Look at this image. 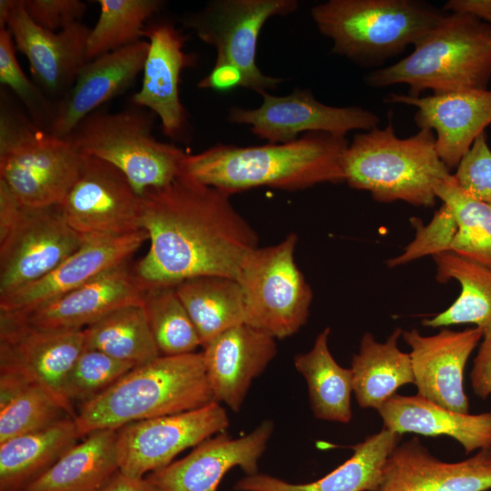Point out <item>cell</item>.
<instances>
[{"label":"cell","instance_id":"cell-1","mask_svg":"<svg viewBox=\"0 0 491 491\" xmlns=\"http://www.w3.org/2000/svg\"><path fill=\"white\" fill-rule=\"evenodd\" d=\"M140 222L150 246L133 268L145 289L206 276L236 279L259 246L228 195L182 175L141 195Z\"/></svg>","mask_w":491,"mask_h":491},{"label":"cell","instance_id":"cell-2","mask_svg":"<svg viewBox=\"0 0 491 491\" xmlns=\"http://www.w3.org/2000/svg\"><path fill=\"white\" fill-rule=\"evenodd\" d=\"M346 136L311 132L291 142L256 146L216 145L186 155L181 175L229 196L269 186L295 191L345 182Z\"/></svg>","mask_w":491,"mask_h":491},{"label":"cell","instance_id":"cell-3","mask_svg":"<svg viewBox=\"0 0 491 491\" xmlns=\"http://www.w3.org/2000/svg\"><path fill=\"white\" fill-rule=\"evenodd\" d=\"M203 352L164 356L133 367L82 404L75 421L81 437L103 429L185 412L214 402Z\"/></svg>","mask_w":491,"mask_h":491},{"label":"cell","instance_id":"cell-4","mask_svg":"<svg viewBox=\"0 0 491 491\" xmlns=\"http://www.w3.org/2000/svg\"><path fill=\"white\" fill-rule=\"evenodd\" d=\"M491 79V24L461 14L446 15L414 51L370 72L367 85H407L408 95L486 90Z\"/></svg>","mask_w":491,"mask_h":491},{"label":"cell","instance_id":"cell-5","mask_svg":"<svg viewBox=\"0 0 491 491\" xmlns=\"http://www.w3.org/2000/svg\"><path fill=\"white\" fill-rule=\"evenodd\" d=\"M343 170L350 187L370 192L377 202L424 207L435 205L436 183L450 175L437 155L432 130L399 138L392 121L385 128L356 134L345 151Z\"/></svg>","mask_w":491,"mask_h":491},{"label":"cell","instance_id":"cell-6","mask_svg":"<svg viewBox=\"0 0 491 491\" xmlns=\"http://www.w3.org/2000/svg\"><path fill=\"white\" fill-rule=\"evenodd\" d=\"M311 15L334 54L376 65L415 46L446 14L416 0H328Z\"/></svg>","mask_w":491,"mask_h":491},{"label":"cell","instance_id":"cell-7","mask_svg":"<svg viewBox=\"0 0 491 491\" xmlns=\"http://www.w3.org/2000/svg\"><path fill=\"white\" fill-rule=\"evenodd\" d=\"M84 158L69 141L36 125L1 93L0 180L21 204L60 205Z\"/></svg>","mask_w":491,"mask_h":491},{"label":"cell","instance_id":"cell-8","mask_svg":"<svg viewBox=\"0 0 491 491\" xmlns=\"http://www.w3.org/2000/svg\"><path fill=\"white\" fill-rule=\"evenodd\" d=\"M155 114L134 105L118 112L96 110L65 137L82 155L117 168L138 195L181 175L186 153L152 134Z\"/></svg>","mask_w":491,"mask_h":491},{"label":"cell","instance_id":"cell-9","mask_svg":"<svg viewBox=\"0 0 491 491\" xmlns=\"http://www.w3.org/2000/svg\"><path fill=\"white\" fill-rule=\"evenodd\" d=\"M298 237L258 246L236 277L244 300L245 324L275 339L297 333L310 314L313 292L295 260Z\"/></svg>","mask_w":491,"mask_h":491},{"label":"cell","instance_id":"cell-10","mask_svg":"<svg viewBox=\"0 0 491 491\" xmlns=\"http://www.w3.org/2000/svg\"><path fill=\"white\" fill-rule=\"evenodd\" d=\"M296 0H215L182 18L205 44L215 47V65H230L241 74V86L258 94L284 81L266 75L256 63L257 40L265 23L296 10Z\"/></svg>","mask_w":491,"mask_h":491},{"label":"cell","instance_id":"cell-11","mask_svg":"<svg viewBox=\"0 0 491 491\" xmlns=\"http://www.w3.org/2000/svg\"><path fill=\"white\" fill-rule=\"evenodd\" d=\"M84 348L83 329L37 327L20 315L0 312V372L20 376L44 387L74 417L65 387Z\"/></svg>","mask_w":491,"mask_h":491},{"label":"cell","instance_id":"cell-12","mask_svg":"<svg viewBox=\"0 0 491 491\" xmlns=\"http://www.w3.org/2000/svg\"><path fill=\"white\" fill-rule=\"evenodd\" d=\"M229 418L214 401L205 406L127 424L117 429L120 471L133 477L165 467L186 448L225 432Z\"/></svg>","mask_w":491,"mask_h":491},{"label":"cell","instance_id":"cell-13","mask_svg":"<svg viewBox=\"0 0 491 491\" xmlns=\"http://www.w3.org/2000/svg\"><path fill=\"white\" fill-rule=\"evenodd\" d=\"M83 237L116 236L141 228V196L114 165L85 155L80 173L59 205Z\"/></svg>","mask_w":491,"mask_h":491},{"label":"cell","instance_id":"cell-14","mask_svg":"<svg viewBox=\"0 0 491 491\" xmlns=\"http://www.w3.org/2000/svg\"><path fill=\"white\" fill-rule=\"evenodd\" d=\"M262 105L255 109L230 108L228 121L249 125L252 133L268 144L297 139L300 133L322 132L339 136L353 130L369 131L380 118L361 106H332L317 101L312 92L296 89L288 95L262 92Z\"/></svg>","mask_w":491,"mask_h":491},{"label":"cell","instance_id":"cell-15","mask_svg":"<svg viewBox=\"0 0 491 491\" xmlns=\"http://www.w3.org/2000/svg\"><path fill=\"white\" fill-rule=\"evenodd\" d=\"M84 239L66 223L59 205H23L15 225L0 240V297L47 275Z\"/></svg>","mask_w":491,"mask_h":491},{"label":"cell","instance_id":"cell-16","mask_svg":"<svg viewBox=\"0 0 491 491\" xmlns=\"http://www.w3.org/2000/svg\"><path fill=\"white\" fill-rule=\"evenodd\" d=\"M4 27L27 58L36 85L54 102L60 99L87 62L91 28L79 22L59 32L45 30L28 16L24 0L0 1V28Z\"/></svg>","mask_w":491,"mask_h":491},{"label":"cell","instance_id":"cell-17","mask_svg":"<svg viewBox=\"0 0 491 491\" xmlns=\"http://www.w3.org/2000/svg\"><path fill=\"white\" fill-rule=\"evenodd\" d=\"M148 239L145 230L116 236H87L45 276L0 297V312L26 314L128 261Z\"/></svg>","mask_w":491,"mask_h":491},{"label":"cell","instance_id":"cell-18","mask_svg":"<svg viewBox=\"0 0 491 491\" xmlns=\"http://www.w3.org/2000/svg\"><path fill=\"white\" fill-rule=\"evenodd\" d=\"M273 431V421L265 420L237 438L225 431L216 434L195 446L184 458L147 477L158 491H216L224 476L233 467H241L248 476L257 473L258 460Z\"/></svg>","mask_w":491,"mask_h":491},{"label":"cell","instance_id":"cell-19","mask_svg":"<svg viewBox=\"0 0 491 491\" xmlns=\"http://www.w3.org/2000/svg\"><path fill=\"white\" fill-rule=\"evenodd\" d=\"M402 337L411 349L417 395L448 409L469 413L464 388L466 362L483 338L478 327L454 331L442 328L433 336L417 329L406 330Z\"/></svg>","mask_w":491,"mask_h":491},{"label":"cell","instance_id":"cell-20","mask_svg":"<svg viewBox=\"0 0 491 491\" xmlns=\"http://www.w3.org/2000/svg\"><path fill=\"white\" fill-rule=\"evenodd\" d=\"M143 38L149 47L143 68L141 88L132 96V103L157 115L163 133L178 140L187 127L185 110L179 95L181 72L194 65V56L183 50L185 37L167 21L147 23Z\"/></svg>","mask_w":491,"mask_h":491},{"label":"cell","instance_id":"cell-21","mask_svg":"<svg viewBox=\"0 0 491 491\" xmlns=\"http://www.w3.org/2000/svg\"><path fill=\"white\" fill-rule=\"evenodd\" d=\"M386 102L416 108L419 129L434 132L436 149L448 169L456 167L476 138L491 124V90H466L426 96L390 94Z\"/></svg>","mask_w":491,"mask_h":491},{"label":"cell","instance_id":"cell-22","mask_svg":"<svg viewBox=\"0 0 491 491\" xmlns=\"http://www.w3.org/2000/svg\"><path fill=\"white\" fill-rule=\"evenodd\" d=\"M491 448L458 462L433 456L416 436L399 443L389 455L378 491H488Z\"/></svg>","mask_w":491,"mask_h":491},{"label":"cell","instance_id":"cell-23","mask_svg":"<svg viewBox=\"0 0 491 491\" xmlns=\"http://www.w3.org/2000/svg\"><path fill=\"white\" fill-rule=\"evenodd\" d=\"M148 47L142 39L86 62L72 87L55 102L47 131L66 137L85 117L128 89L143 72Z\"/></svg>","mask_w":491,"mask_h":491},{"label":"cell","instance_id":"cell-24","mask_svg":"<svg viewBox=\"0 0 491 491\" xmlns=\"http://www.w3.org/2000/svg\"><path fill=\"white\" fill-rule=\"evenodd\" d=\"M203 348L214 399L234 412L240 410L252 382L277 352L274 337L245 323L221 333Z\"/></svg>","mask_w":491,"mask_h":491},{"label":"cell","instance_id":"cell-25","mask_svg":"<svg viewBox=\"0 0 491 491\" xmlns=\"http://www.w3.org/2000/svg\"><path fill=\"white\" fill-rule=\"evenodd\" d=\"M145 291L125 262L29 313L17 315L37 327L84 329L119 307L142 304Z\"/></svg>","mask_w":491,"mask_h":491},{"label":"cell","instance_id":"cell-26","mask_svg":"<svg viewBox=\"0 0 491 491\" xmlns=\"http://www.w3.org/2000/svg\"><path fill=\"white\" fill-rule=\"evenodd\" d=\"M385 428L399 435L446 436L456 440L466 455L491 448V411L461 413L419 395L396 394L376 410Z\"/></svg>","mask_w":491,"mask_h":491},{"label":"cell","instance_id":"cell-27","mask_svg":"<svg viewBox=\"0 0 491 491\" xmlns=\"http://www.w3.org/2000/svg\"><path fill=\"white\" fill-rule=\"evenodd\" d=\"M402 435L383 427L352 446L353 455L325 476L292 484L275 476L254 474L239 480L237 491H378L386 462Z\"/></svg>","mask_w":491,"mask_h":491},{"label":"cell","instance_id":"cell-28","mask_svg":"<svg viewBox=\"0 0 491 491\" xmlns=\"http://www.w3.org/2000/svg\"><path fill=\"white\" fill-rule=\"evenodd\" d=\"M117 429L94 431L22 491H97L120 471Z\"/></svg>","mask_w":491,"mask_h":491},{"label":"cell","instance_id":"cell-29","mask_svg":"<svg viewBox=\"0 0 491 491\" xmlns=\"http://www.w3.org/2000/svg\"><path fill=\"white\" fill-rule=\"evenodd\" d=\"M403 330L396 327L381 343L370 332L363 335L352 357L353 393L362 408L379 409L403 386L415 385L409 353L397 346Z\"/></svg>","mask_w":491,"mask_h":491},{"label":"cell","instance_id":"cell-30","mask_svg":"<svg viewBox=\"0 0 491 491\" xmlns=\"http://www.w3.org/2000/svg\"><path fill=\"white\" fill-rule=\"evenodd\" d=\"M81 438L75 417L0 443V491H22Z\"/></svg>","mask_w":491,"mask_h":491},{"label":"cell","instance_id":"cell-31","mask_svg":"<svg viewBox=\"0 0 491 491\" xmlns=\"http://www.w3.org/2000/svg\"><path fill=\"white\" fill-rule=\"evenodd\" d=\"M330 327L316 336L312 348L297 354L294 366L307 385L311 410L321 420L347 424L352 419L351 368L341 366L328 346Z\"/></svg>","mask_w":491,"mask_h":491},{"label":"cell","instance_id":"cell-32","mask_svg":"<svg viewBox=\"0 0 491 491\" xmlns=\"http://www.w3.org/2000/svg\"><path fill=\"white\" fill-rule=\"evenodd\" d=\"M432 258L436 281L456 280L461 292L449 307L423 319L422 325L435 328L474 324L483 331V336L491 333V269L451 251L436 254Z\"/></svg>","mask_w":491,"mask_h":491},{"label":"cell","instance_id":"cell-33","mask_svg":"<svg viewBox=\"0 0 491 491\" xmlns=\"http://www.w3.org/2000/svg\"><path fill=\"white\" fill-rule=\"evenodd\" d=\"M175 289L202 347L225 330L245 323L243 293L235 278L193 277L175 285Z\"/></svg>","mask_w":491,"mask_h":491},{"label":"cell","instance_id":"cell-34","mask_svg":"<svg viewBox=\"0 0 491 491\" xmlns=\"http://www.w3.org/2000/svg\"><path fill=\"white\" fill-rule=\"evenodd\" d=\"M85 348L139 366L160 356L142 304L119 307L83 329Z\"/></svg>","mask_w":491,"mask_h":491},{"label":"cell","instance_id":"cell-35","mask_svg":"<svg viewBox=\"0 0 491 491\" xmlns=\"http://www.w3.org/2000/svg\"><path fill=\"white\" fill-rule=\"evenodd\" d=\"M68 416H72L44 387L20 376L0 372V443Z\"/></svg>","mask_w":491,"mask_h":491},{"label":"cell","instance_id":"cell-36","mask_svg":"<svg viewBox=\"0 0 491 491\" xmlns=\"http://www.w3.org/2000/svg\"><path fill=\"white\" fill-rule=\"evenodd\" d=\"M435 193L456 222L450 251L491 269V205L464 192L452 174L436 183Z\"/></svg>","mask_w":491,"mask_h":491},{"label":"cell","instance_id":"cell-37","mask_svg":"<svg viewBox=\"0 0 491 491\" xmlns=\"http://www.w3.org/2000/svg\"><path fill=\"white\" fill-rule=\"evenodd\" d=\"M98 19L87 38V62L136 43L149 19L165 5L162 0H97Z\"/></svg>","mask_w":491,"mask_h":491},{"label":"cell","instance_id":"cell-38","mask_svg":"<svg viewBox=\"0 0 491 491\" xmlns=\"http://www.w3.org/2000/svg\"><path fill=\"white\" fill-rule=\"evenodd\" d=\"M155 345L164 356L195 352L202 346L195 326L175 286L145 289L142 303Z\"/></svg>","mask_w":491,"mask_h":491},{"label":"cell","instance_id":"cell-39","mask_svg":"<svg viewBox=\"0 0 491 491\" xmlns=\"http://www.w3.org/2000/svg\"><path fill=\"white\" fill-rule=\"evenodd\" d=\"M135 366L101 351L84 348L68 375L65 396L72 406L74 401L84 404L110 387Z\"/></svg>","mask_w":491,"mask_h":491},{"label":"cell","instance_id":"cell-40","mask_svg":"<svg viewBox=\"0 0 491 491\" xmlns=\"http://www.w3.org/2000/svg\"><path fill=\"white\" fill-rule=\"evenodd\" d=\"M0 82L22 102L28 116L47 130L54 115L55 102L24 73L15 56V45L8 30L0 28Z\"/></svg>","mask_w":491,"mask_h":491},{"label":"cell","instance_id":"cell-41","mask_svg":"<svg viewBox=\"0 0 491 491\" xmlns=\"http://www.w3.org/2000/svg\"><path fill=\"white\" fill-rule=\"evenodd\" d=\"M456 222L451 209L442 203L426 225L418 224L414 240L403 253L386 261L388 267H396L430 255L450 251L456 232Z\"/></svg>","mask_w":491,"mask_h":491},{"label":"cell","instance_id":"cell-42","mask_svg":"<svg viewBox=\"0 0 491 491\" xmlns=\"http://www.w3.org/2000/svg\"><path fill=\"white\" fill-rule=\"evenodd\" d=\"M453 175L468 195L491 205V150L485 132L476 138Z\"/></svg>","mask_w":491,"mask_h":491},{"label":"cell","instance_id":"cell-43","mask_svg":"<svg viewBox=\"0 0 491 491\" xmlns=\"http://www.w3.org/2000/svg\"><path fill=\"white\" fill-rule=\"evenodd\" d=\"M24 6L35 25L50 32L81 22L86 11L80 0H24Z\"/></svg>","mask_w":491,"mask_h":491},{"label":"cell","instance_id":"cell-44","mask_svg":"<svg viewBox=\"0 0 491 491\" xmlns=\"http://www.w3.org/2000/svg\"><path fill=\"white\" fill-rule=\"evenodd\" d=\"M469 377L478 397L486 399L491 395V333L483 336Z\"/></svg>","mask_w":491,"mask_h":491},{"label":"cell","instance_id":"cell-45","mask_svg":"<svg viewBox=\"0 0 491 491\" xmlns=\"http://www.w3.org/2000/svg\"><path fill=\"white\" fill-rule=\"evenodd\" d=\"M241 74L235 66L215 65L208 75L198 82L197 86L202 89L227 91L241 85Z\"/></svg>","mask_w":491,"mask_h":491},{"label":"cell","instance_id":"cell-46","mask_svg":"<svg viewBox=\"0 0 491 491\" xmlns=\"http://www.w3.org/2000/svg\"><path fill=\"white\" fill-rule=\"evenodd\" d=\"M443 10L470 15L491 24V0H449L444 5Z\"/></svg>","mask_w":491,"mask_h":491},{"label":"cell","instance_id":"cell-47","mask_svg":"<svg viewBox=\"0 0 491 491\" xmlns=\"http://www.w3.org/2000/svg\"><path fill=\"white\" fill-rule=\"evenodd\" d=\"M97 491H158L148 477H133L117 472Z\"/></svg>","mask_w":491,"mask_h":491}]
</instances>
